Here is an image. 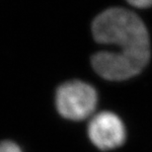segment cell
I'll return each mask as SVG.
<instances>
[{
    "instance_id": "5",
    "label": "cell",
    "mask_w": 152,
    "mask_h": 152,
    "mask_svg": "<svg viewBox=\"0 0 152 152\" xmlns=\"http://www.w3.org/2000/svg\"><path fill=\"white\" fill-rule=\"evenodd\" d=\"M126 1L136 8H149L152 6V0H126Z\"/></svg>"
},
{
    "instance_id": "1",
    "label": "cell",
    "mask_w": 152,
    "mask_h": 152,
    "mask_svg": "<svg viewBox=\"0 0 152 152\" xmlns=\"http://www.w3.org/2000/svg\"><path fill=\"white\" fill-rule=\"evenodd\" d=\"M96 42L112 45V50L145 68L150 59V39L144 22L135 13L121 7L109 8L92 24Z\"/></svg>"
},
{
    "instance_id": "4",
    "label": "cell",
    "mask_w": 152,
    "mask_h": 152,
    "mask_svg": "<svg viewBox=\"0 0 152 152\" xmlns=\"http://www.w3.org/2000/svg\"><path fill=\"white\" fill-rule=\"evenodd\" d=\"M0 152H23L20 146L11 140L0 142Z\"/></svg>"
},
{
    "instance_id": "2",
    "label": "cell",
    "mask_w": 152,
    "mask_h": 152,
    "mask_svg": "<svg viewBox=\"0 0 152 152\" xmlns=\"http://www.w3.org/2000/svg\"><path fill=\"white\" fill-rule=\"evenodd\" d=\"M98 94L92 85L80 80L65 82L57 88L56 106L61 117L82 121L95 111Z\"/></svg>"
},
{
    "instance_id": "3",
    "label": "cell",
    "mask_w": 152,
    "mask_h": 152,
    "mask_svg": "<svg viewBox=\"0 0 152 152\" xmlns=\"http://www.w3.org/2000/svg\"><path fill=\"white\" fill-rule=\"evenodd\" d=\"M88 136L98 149L112 150L124 143L126 129L118 115L105 111L97 114L90 121Z\"/></svg>"
}]
</instances>
